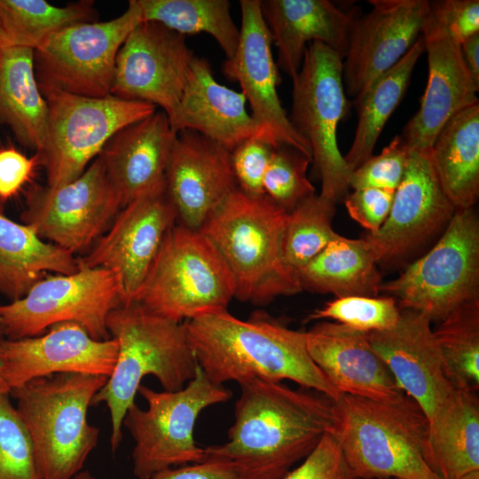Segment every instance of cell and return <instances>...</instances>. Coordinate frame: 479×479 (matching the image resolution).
Segmentation results:
<instances>
[{"label":"cell","instance_id":"cell-5","mask_svg":"<svg viewBox=\"0 0 479 479\" xmlns=\"http://www.w3.org/2000/svg\"><path fill=\"white\" fill-rule=\"evenodd\" d=\"M332 433L356 479H443L424 459L428 421L408 396L380 402L342 394Z\"/></svg>","mask_w":479,"mask_h":479},{"label":"cell","instance_id":"cell-52","mask_svg":"<svg viewBox=\"0 0 479 479\" xmlns=\"http://www.w3.org/2000/svg\"><path fill=\"white\" fill-rule=\"evenodd\" d=\"M1 392L7 393V392H5L4 389H3V386H2L1 381H0V393H1Z\"/></svg>","mask_w":479,"mask_h":479},{"label":"cell","instance_id":"cell-44","mask_svg":"<svg viewBox=\"0 0 479 479\" xmlns=\"http://www.w3.org/2000/svg\"><path fill=\"white\" fill-rule=\"evenodd\" d=\"M280 479H356L332 432L326 433L313 451Z\"/></svg>","mask_w":479,"mask_h":479},{"label":"cell","instance_id":"cell-2","mask_svg":"<svg viewBox=\"0 0 479 479\" xmlns=\"http://www.w3.org/2000/svg\"><path fill=\"white\" fill-rule=\"evenodd\" d=\"M228 441L205 447L206 457L276 466L287 470L332 432L334 401L263 379L239 384Z\"/></svg>","mask_w":479,"mask_h":479},{"label":"cell","instance_id":"cell-15","mask_svg":"<svg viewBox=\"0 0 479 479\" xmlns=\"http://www.w3.org/2000/svg\"><path fill=\"white\" fill-rule=\"evenodd\" d=\"M177 212L165 181L124 206L78 266L112 271L119 282L122 304L135 300Z\"/></svg>","mask_w":479,"mask_h":479},{"label":"cell","instance_id":"cell-24","mask_svg":"<svg viewBox=\"0 0 479 479\" xmlns=\"http://www.w3.org/2000/svg\"><path fill=\"white\" fill-rule=\"evenodd\" d=\"M304 333L310 357L340 395L380 402H396L405 396L365 332L320 322Z\"/></svg>","mask_w":479,"mask_h":479},{"label":"cell","instance_id":"cell-31","mask_svg":"<svg viewBox=\"0 0 479 479\" xmlns=\"http://www.w3.org/2000/svg\"><path fill=\"white\" fill-rule=\"evenodd\" d=\"M430 157L455 209L474 208L479 196V103L457 113L443 126Z\"/></svg>","mask_w":479,"mask_h":479},{"label":"cell","instance_id":"cell-6","mask_svg":"<svg viewBox=\"0 0 479 479\" xmlns=\"http://www.w3.org/2000/svg\"><path fill=\"white\" fill-rule=\"evenodd\" d=\"M107 379L54 373L10 391L32 440L43 479H72L81 472L99 435L88 422V408Z\"/></svg>","mask_w":479,"mask_h":479},{"label":"cell","instance_id":"cell-28","mask_svg":"<svg viewBox=\"0 0 479 479\" xmlns=\"http://www.w3.org/2000/svg\"><path fill=\"white\" fill-rule=\"evenodd\" d=\"M424 459L443 479L479 470V399L454 389L428 422Z\"/></svg>","mask_w":479,"mask_h":479},{"label":"cell","instance_id":"cell-3","mask_svg":"<svg viewBox=\"0 0 479 479\" xmlns=\"http://www.w3.org/2000/svg\"><path fill=\"white\" fill-rule=\"evenodd\" d=\"M288 215L266 194L250 196L236 188L200 227L232 274L234 298L261 306L302 292L297 272L283 256Z\"/></svg>","mask_w":479,"mask_h":479},{"label":"cell","instance_id":"cell-32","mask_svg":"<svg viewBox=\"0 0 479 479\" xmlns=\"http://www.w3.org/2000/svg\"><path fill=\"white\" fill-rule=\"evenodd\" d=\"M302 290L336 298L378 296L381 277L365 240L335 234L327 246L297 271Z\"/></svg>","mask_w":479,"mask_h":479},{"label":"cell","instance_id":"cell-21","mask_svg":"<svg viewBox=\"0 0 479 479\" xmlns=\"http://www.w3.org/2000/svg\"><path fill=\"white\" fill-rule=\"evenodd\" d=\"M421 36L428 57V83L420 108L399 137L409 150L430 152L443 126L457 113L479 103V84L464 61L459 43L430 10Z\"/></svg>","mask_w":479,"mask_h":479},{"label":"cell","instance_id":"cell-47","mask_svg":"<svg viewBox=\"0 0 479 479\" xmlns=\"http://www.w3.org/2000/svg\"><path fill=\"white\" fill-rule=\"evenodd\" d=\"M40 165L36 154L31 158L13 147L0 150V201L16 195Z\"/></svg>","mask_w":479,"mask_h":479},{"label":"cell","instance_id":"cell-19","mask_svg":"<svg viewBox=\"0 0 479 479\" xmlns=\"http://www.w3.org/2000/svg\"><path fill=\"white\" fill-rule=\"evenodd\" d=\"M118 353L115 339L96 340L73 322L40 336L0 339V381L5 392L43 376L79 373L109 377Z\"/></svg>","mask_w":479,"mask_h":479},{"label":"cell","instance_id":"cell-49","mask_svg":"<svg viewBox=\"0 0 479 479\" xmlns=\"http://www.w3.org/2000/svg\"><path fill=\"white\" fill-rule=\"evenodd\" d=\"M10 42L0 26V47L10 46Z\"/></svg>","mask_w":479,"mask_h":479},{"label":"cell","instance_id":"cell-42","mask_svg":"<svg viewBox=\"0 0 479 479\" xmlns=\"http://www.w3.org/2000/svg\"><path fill=\"white\" fill-rule=\"evenodd\" d=\"M408 154L409 149L396 136L380 154L372 155L351 172L349 187L396 190L404 175Z\"/></svg>","mask_w":479,"mask_h":479},{"label":"cell","instance_id":"cell-53","mask_svg":"<svg viewBox=\"0 0 479 479\" xmlns=\"http://www.w3.org/2000/svg\"><path fill=\"white\" fill-rule=\"evenodd\" d=\"M391 479H398V478H391Z\"/></svg>","mask_w":479,"mask_h":479},{"label":"cell","instance_id":"cell-35","mask_svg":"<svg viewBox=\"0 0 479 479\" xmlns=\"http://www.w3.org/2000/svg\"><path fill=\"white\" fill-rule=\"evenodd\" d=\"M96 20L92 1L57 7L44 0H0V26L14 46L35 50L66 27Z\"/></svg>","mask_w":479,"mask_h":479},{"label":"cell","instance_id":"cell-1","mask_svg":"<svg viewBox=\"0 0 479 479\" xmlns=\"http://www.w3.org/2000/svg\"><path fill=\"white\" fill-rule=\"evenodd\" d=\"M183 323L198 365L216 384L289 380L333 401L341 396L310 357L305 333L267 314L242 320L224 310Z\"/></svg>","mask_w":479,"mask_h":479},{"label":"cell","instance_id":"cell-43","mask_svg":"<svg viewBox=\"0 0 479 479\" xmlns=\"http://www.w3.org/2000/svg\"><path fill=\"white\" fill-rule=\"evenodd\" d=\"M275 148L259 138L251 137L231 152L232 169L240 191L255 197L265 195L263 178Z\"/></svg>","mask_w":479,"mask_h":479},{"label":"cell","instance_id":"cell-37","mask_svg":"<svg viewBox=\"0 0 479 479\" xmlns=\"http://www.w3.org/2000/svg\"><path fill=\"white\" fill-rule=\"evenodd\" d=\"M335 205L315 193L289 213L282 249L286 263L296 272L318 255L336 234L332 228Z\"/></svg>","mask_w":479,"mask_h":479},{"label":"cell","instance_id":"cell-9","mask_svg":"<svg viewBox=\"0 0 479 479\" xmlns=\"http://www.w3.org/2000/svg\"><path fill=\"white\" fill-rule=\"evenodd\" d=\"M48 106L43 147L35 153L49 187L77 178L120 130L156 112L145 101L90 98L39 87Z\"/></svg>","mask_w":479,"mask_h":479},{"label":"cell","instance_id":"cell-18","mask_svg":"<svg viewBox=\"0 0 479 479\" xmlns=\"http://www.w3.org/2000/svg\"><path fill=\"white\" fill-rule=\"evenodd\" d=\"M455 210L437 177L430 152L409 150L406 169L387 219L364 239L377 263H389L446 227Z\"/></svg>","mask_w":479,"mask_h":479},{"label":"cell","instance_id":"cell-23","mask_svg":"<svg viewBox=\"0 0 479 479\" xmlns=\"http://www.w3.org/2000/svg\"><path fill=\"white\" fill-rule=\"evenodd\" d=\"M165 185L177 223L200 230L212 211L238 188L231 152L197 131H179Z\"/></svg>","mask_w":479,"mask_h":479},{"label":"cell","instance_id":"cell-11","mask_svg":"<svg viewBox=\"0 0 479 479\" xmlns=\"http://www.w3.org/2000/svg\"><path fill=\"white\" fill-rule=\"evenodd\" d=\"M401 309L440 322L479 298V219L474 208L457 209L436 245L380 292Z\"/></svg>","mask_w":479,"mask_h":479},{"label":"cell","instance_id":"cell-38","mask_svg":"<svg viewBox=\"0 0 479 479\" xmlns=\"http://www.w3.org/2000/svg\"><path fill=\"white\" fill-rule=\"evenodd\" d=\"M311 160L300 151L279 145L273 151L263 178L265 194L287 213L302 200L315 194V187L307 177Z\"/></svg>","mask_w":479,"mask_h":479},{"label":"cell","instance_id":"cell-40","mask_svg":"<svg viewBox=\"0 0 479 479\" xmlns=\"http://www.w3.org/2000/svg\"><path fill=\"white\" fill-rule=\"evenodd\" d=\"M401 310L391 296H346L327 302L307 317V321L333 319L361 332L383 331L398 321Z\"/></svg>","mask_w":479,"mask_h":479},{"label":"cell","instance_id":"cell-26","mask_svg":"<svg viewBox=\"0 0 479 479\" xmlns=\"http://www.w3.org/2000/svg\"><path fill=\"white\" fill-rule=\"evenodd\" d=\"M263 20L277 48V67L294 79L309 43L319 42L342 59L355 14L328 0H263Z\"/></svg>","mask_w":479,"mask_h":479},{"label":"cell","instance_id":"cell-41","mask_svg":"<svg viewBox=\"0 0 479 479\" xmlns=\"http://www.w3.org/2000/svg\"><path fill=\"white\" fill-rule=\"evenodd\" d=\"M288 471L276 466L206 457L198 463L160 471L151 479H280Z\"/></svg>","mask_w":479,"mask_h":479},{"label":"cell","instance_id":"cell-4","mask_svg":"<svg viewBox=\"0 0 479 479\" xmlns=\"http://www.w3.org/2000/svg\"><path fill=\"white\" fill-rule=\"evenodd\" d=\"M110 336L118 343L114 368L91 404L105 403L111 420L110 444L122 442V427L141 381L153 375L166 391L183 389L194 376L197 361L183 322L161 317L131 302L113 309L106 318Z\"/></svg>","mask_w":479,"mask_h":479},{"label":"cell","instance_id":"cell-46","mask_svg":"<svg viewBox=\"0 0 479 479\" xmlns=\"http://www.w3.org/2000/svg\"><path fill=\"white\" fill-rule=\"evenodd\" d=\"M432 15L460 43L479 33L478 0L428 1Z\"/></svg>","mask_w":479,"mask_h":479},{"label":"cell","instance_id":"cell-48","mask_svg":"<svg viewBox=\"0 0 479 479\" xmlns=\"http://www.w3.org/2000/svg\"><path fill=\"white\" fill-rule=\"evenodd\" d=\"M464 61L475 82L479 84V33L459 43Z\"/></svg>","mask_w":479,"mask_h":479},{"label":"cell","instance_id":"cell-30","mask_svg":"<svg viewBox=\"0 0 479 479\" xmlns=\"http://www.w3.org/2000/svg\"><path fill=\"white\" fill-rule=\"evenodd\" d=\"M78 270L75 255L0 212V293L12 302L23 297L48 272L68 275Z\"/></svg>","mask_w":479,"mask_h":479},{"label":"cell","instance_id":"cell-12","mask_svg":"<svg viewBox=\"0 0 479 479\" xmlns=\"http://www.w3.org/2000/svg\"><path fill=\"white\" fill-rule=\"evenodd\" d=\"M121 304L119 282L112 271L80 267L73 274L46 276L20 299L0 304V335L9 340L35 337L54 325L73 322L92 338L107 340V316Z\"/></svg>","mask_w":479,"mask_h":479},{"label":"cell","instance_id":"cell-10","mask_svg":"<svg viewBox=\"0 0 479 479\" xmlns=\"http://www.w3.org/2000/svg\"><path fill=\"white\" fill-rule=\"evenodd\" d=\"M292 82L289 122L310 148L311 162L321 181L319 195L336 204L347 195L351 174L336 135L347 111L342 57L322 43H309Z\"/></svg>","mask_w":479,"mask_h":479},{"label":"cell","instance_id":"cell-7","mask_svg":"<svg viewBox=\"0 0 479 479\" xmlns=\"http://www.w3.org/2000/svg\"><path fill=\"white\" fill-rule=\"evenodd\" d=\"M234 295L232 274L211 240L200 230L176 223L133 302L184 322L227 310Z\"/></svg>","mask_w":479,"mask_h":479},{"label":"cell","instance_id":"cell-39","mask_svg":"<svg viewBox=\"0 0 479 479\" xmlns=\"http://www.w3.org/2000/svg\"><path fill=\"white\" fill-rule=\"evenodd\" d=\"M10 393H0V479H43L34 445Z\"/></svg>","mask_w":479,"mask_h":479},{"label":"cell","instance_id":"cell-36","mask_svg":"<svg viewBox=\"0 0 479 479\" xmlns=\"http://www.w3.org/2000/svg\"><path fill=\"white\" fill-rule=\"evenodd\" d=\"M444 371L457 389H479V298L467 302L433 330Z\"/></svg>","mask_w":479,"mask_h":479},{"label":"cell","instance_id":"cell-20","mask_svg":"<svg viewBox=\"0 0 479 479\" xmlns=\"http://www.w3.org/2000/svg\"><path fill=\"white\" fill-rule=\"evenodd\" d=\"M372 10L354 16L342 79L347 95L355 97L395 66L421 35L429 12L428 0H369Z\"/></svg>","mask_w":479,"mask_h":479},{"label":"cell","instance_id":"cell-25","mask_svg":"<svg viewBox=\"0 0 479 479\" xmlns=\"http://www.w3.org/2000/svg\"><path fill=\"white\" fill-rule=\"evenodd\" d=\"M177 133L156 111L116 132L98 155L123 208L165 181Z\"/></svg>","mask_w":479,"mask_h":479},{"label":"cell","instance_id":"cell-8","mask_svg":"<svg viewBox=\"0 0 479 479\" xmlns=\"http://www.w3.org/2000/svg\"><path fill=\"white\" fill-rule=\"evenodd\" d=\"M137 392L147 408L134 403L122 422L135 441L134 475L151 479L164 469L204 460L205 448L193 437L195 423L203 410L227 402L232 392L212 382L199 365L195 376L179 390L155 391L140 384Z\"/></svg>","mask_w":479,"mask_h":479},{"label":"cell","instance_id":"cell-34","mask_svg":"<svg viewBox=\"0 0 479 479\" xmlns=\"http://www.w3.org/2000/svg\"><path fill=\"white\" fill-rule=\"evenodd\" d=\"M143 21H154L183 35L206 33L232 58L240 30L231 15L228 0H137Z\"/></svg>","mask_w":479,"mask_h":479},{"label":"cell","instance_id":"cell-17","mask_svg":"<svg viewBox=\"0 0 479 479\" xmlns=\"http://www.w3.org/2000/svg\"><path fill=\"white\" fill-rule=\"evenodd\" d=\"M240 43L235 54L224 62L223 73L240 85L251 108L256 138L273 147L291 146L312 161L309 145L292 127L279 98L280 78L260 0H240Z\"/></svg>","mask_w":479,"mask_h":479},{"label":"cell","instance_id":"cell-27","mask_svg":"<svg viewBox=\"0 0 479 479\" xmlns=\"http://www.w3.org/2000/svg\"><path fill=\"white\" fill-rule=\"evenodd\" d=\"M246 98L220 84L208 61L194 55L172 129L197 131L232 152L256 137L255 123L246 108Z\"/></svg>","mask_w":479,"mask_h":479},{"label":"cell","instance_id":"cell-54","mask_svg":"<svg viewBox=\"0 0 479 479\" xmlns=\"http://www.w3.org/2000/svg\"><path fill=\"white\" fill-rule=\"evenodd\" d=\"M0 339H1V337H0Z\"/></svg>","mask_w":479,"mask_h":479},{"label":"cell","instance_id":"cell-51","mask_svg":"<svg viewBox=\"0 0 479 479\" xmlns=\"http://www.w3.org/2000/svg\"><path fill=\"white\" fill-rule=\"evenodd\" d=\"M74 479H93L90 474L88 471L80 472L76 475Z\"/></svg>","mask_w":479,"mask_h":479},{"label":"cell","instance_id":"cell-16","mask_svg":"<svg viewBox=\"0 0 479 479\" xmlns=\"http://www.w3.org/2000/svg\"><path fill=\"white\" fill-rule=\"evenodd\" d=\"M193 57L185 35L161 23L142 21L117 53L111 95L160 106L171 122Z\"/></svg>","mask_w":479,"mask_h":479},{"label":"cell","instance_id":"cell-33","mask_svg":"<svg viewBox=\"0 0 479 479\" xmlns=\"http://www.w3.org/2000/svg\"><path fill=\"white\" fill-rule=\"evenodd\" d=\"M425 51L420 35L391 68L375 78L354 97L357 125L351 145L343 155L350 172L373 155L374 145L389 117L404 98L414 67Z\"/></svg>","mask_w":479,"mask_h":479},{"label":"cell","instance_id":"cell-22","mask_svg":"<svg viewBox=\"0 0 479 479\" xmlns=\"http://www.w3.org/2000/svg\"><path fill=\"white\" fill-rule=\"evenodd\" d=\"M366 335L398 386L429 422L455 389L444 371L429 318L403 309L392 328Z\"/></svg>","mask_w":479,"mask_h":479},{"label":"cell","instance_id":"cell-29","mask_svg":"<svg viewBox=\"0 0 479 479\" xmlns=\"http://www.w3.org/2000/svg\"><path fill=\"white\" fill-rule=\"evenodd\" d=\"M48 106L35 73L34 50L0 47V123L23 145L40 152L45 141Z\"/></svg>","mask_w":479,"mask_h":479},{"label":"cell","instance_id":"cell-14","mask_svg":"<svg viewBox=\"0 0 479 479\" xmlns=\"http://www.w3.org/2000/svg\"><path fill=\"white\" fill-rule=\"evenodd\" d=\"M122 208L97 156L82 175L68 184L30 188L20 219L43 240L75 255L94 244Z\"/></svg>","mask_w":479,"mask_h":479},{"label":"cell","instance_id":"cell-45","mask_svg":"<svg viewBox=\"0 0 479 479\" xmlns=\"http://www.w3.org/2000/svg\"><path fill=\"white\" fill-rule=\"evenodd\" d=\"M395 191L373 187L355 189L344 197V204L353 220L368 233H374L389 214Z\"/></svg>","mask_w":479,"mask_h":479},{"label":"cell","instance_id":"cell-13","mask_svg":"<svg viewBox=\"0 0 479 479\" xmlns=\"http://www.w3.org/2000/svg\"><path fill=\"white\" fill-rule=\"evenodd\" d=\"M142 21L137 1L130 0L115 19L77 23L55 32L34 50L39 87L90 98L111 95L117 53Z\"/></svg>","mask_w":479,"mask_h":479},{"label":"cell","instance_id":"cell-50","mask_svg":"<svg viewBox=\"0 0 479 479\" xmlns=\"http://www.w3.org/2000/svg\"><path fill=\"white\" fill-rule=\"evenodd\" d=\"M458 479H479V470L468 473Z\"/></svg>","mask_w":479,"mask_h":479}]
</instances>
